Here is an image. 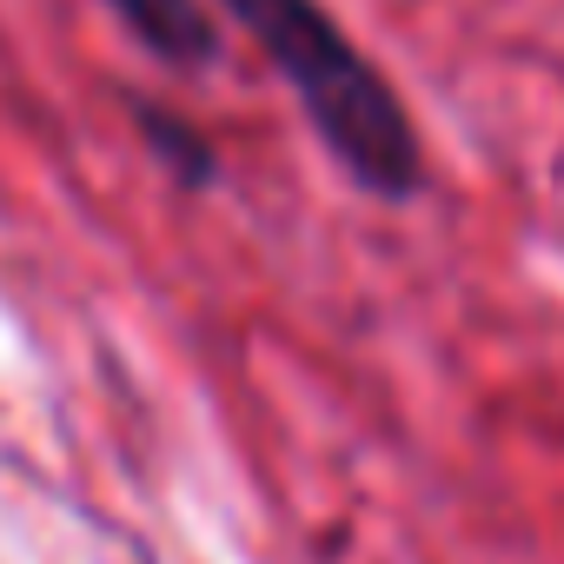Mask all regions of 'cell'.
Returning <instances> with one entry per match:
<instances>
[{"label":"cell","instance_id":"1","mask_svg":"<svg viewBox=\"0 0 564 564\" xmlns=\"http://www.w3.org/2000/svg\"><path fill=\"white\" fill-rule=\"evenodd\" d=\"M219 8L259 41V54L286 80L326 153L352 173V186H366L372 199L425 193V140L399 87L352 47V34L319 0H219Z\"/></svg>","mask_w":564,"mask_h":564},{"label":"cell","instance_id":"2","mask_svg":"<svg viewBox=\"0 0 564 564\" xmlns=\"http://www.w3.org/2000/svg\"><path fill=\"white\" fill-rule=\"evenodd\" d=\"M100 8L166 67H213L219 61V28L199 0H100Z\"/></svg>","mask_w":564,"mask_h":564},{"label":"cell","instance_id":"3","mask_svg":"<svg viewBox=\"0 0 564 564\" xmlns=\"http://www.w3.org/2000/svg\"><path fill=\"white\" fill-rule=\"evenodd\" d=\"M140 133L153 140L160 166H173V173H180L186 186H206V180H213V153H206V140H199V133H186L180 120H166V113L140 107Z\"/></svg>","mask_w":564,"mask_h":564}]
</instances>
